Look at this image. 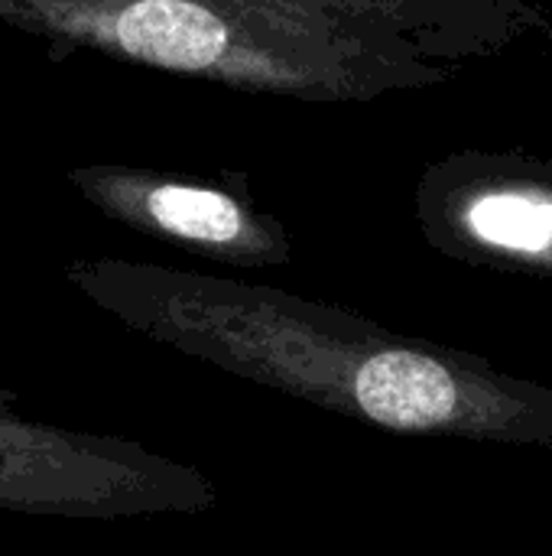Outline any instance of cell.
<instances>
[{"instance_id": "obj_1", "label": "cell", "mask_w": 552, "mask_h": 556, "mask_svg": "<svg viewBox=\"0 0 552 556\" xmlns=\"http://www.w3.org/2000/svg\"><path fill=\"white\" fill-rule=\"evenodd\" d=\"M72 280L153 342L364 427L552 450V388L475 352L244 280L117 261Z\"/></svg>"}, {"instance_id": "obj_2", "label": "cell", "mask_w": 552, "mask_h": 556, "mask_svg": "<svg viewBox=\"0 0 552 556\" xmlns=\"http://www.w3.org/2000/svg\"><path fill=\"white\" fill-rule=\"evenodd\" d=\"M91 23L127 59L293 101H374L462 75L400 39L270 7L137 0L91 13Z\"/></svg>"}, {"instance_id": "obj_3", "label": "cell", "mask_w": 552, "mask_h": 556, "mask_svg": "<svg viewBox=\"0 0 552 556\" xmlns=\"http://www.w3.org/2000/svg\"><path fill=\"white\" fill-rule=\"evenodd\" d=\"M218 505L211 479L140 443L26 420L0 388V508L36 518L120 521L205 515Z\"/></svg>"}, {"instance_id": "obj_4", "label": "cell", "mask_w": 552, "mask_h": 556, "mask_svg": "<svg viewBox=\"0 0 552 556\" xmlns=\"http://www.w3.org/2000/svg\"><path fill=\"white\" fill-rule=\"evenodd\" d=\"M416 225L452 261L552 280V160L459 150L416 186Z\"/></svg>"}, {"instance_id": "obj_5", "label": "cell", "mask_w": 552, "mask_h": 556, "mask_svg": "<svg viewBox=\"0 0 552 556\" xmlns=\"http://www.w3.org/2000/svg\"><path fill=\"white\" fill-rule=\"evenodd\" d=\"M85 192L124 225L231 267L293 261L290 228L234 189L150 173H94L85 176Z\"/></svg>"}, {"instance_id": "obj_6", "label": "cell", "mask_w": 552, "mask_h": 556, "mask_svg": "<svg viewBox=\"0 0 552 556\" xmlns=\"http://www.w3.org/2000/svg\"><path fill=\"white\" fill-rule=\"evenodd\" d=\"M101 3H107V7H124V3H137V0H101Z\"/></svg>"}]
</instances>
